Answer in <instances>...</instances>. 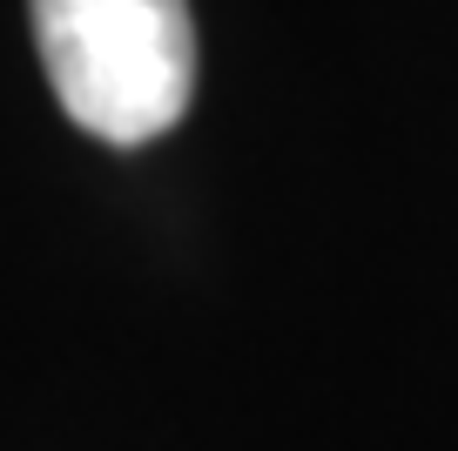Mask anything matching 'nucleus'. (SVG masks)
I'll return each mask as SVG.
<instances>
[{"label": "nucleus", "mask_w": 458, "mask_h": 451, "mask_svg": "<svg viewBox=\"0 0 458 451\" xmlns=\"http://www.w3.org/2000/svg\"><path fill=\"white\" fill-rule=\"evenodd\" d=\"M34 47L74 128L142 149L182 122L196 95L189 0H28Z\"/></svg>", "instance_id": "nucleus-1"}]
</instances>
